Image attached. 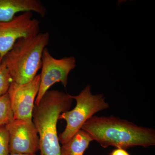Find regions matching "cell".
Segmentation results:
<instances>
[{"label":"cell","instance_id":"1","mask_svg":"<svg viewBox=\"0 0 155 155\" xmlns=\"http://www.w3.org/2000/svg\"><path fill=\"white\" fill-rule=\"evenodd\" d=\"M81 129L102 147L113 146L126 150L136 146L155 145V131L114 116H93Z\"/></svg>","mask_w":155,"mask_h":155},{"label":"cell","instance_id":"2","mask_svg":"<svg viewBox=\"0 0 155 155\" xmlns=\"http://www.w3.org/2000/svg\"><path fill=\"white\" fill-rule=\"evenodd\" d=\"M72 100L68 94L52 90L35 105L32 121L39 135L41 155H61L57 123L60 115L71 107Z\"/></svg>","mask_w":155,"mask_h":155},{"label":"cell","instance_id":"3","mask_svg":"<svg viewBox=\"0 0 155 155\" xmlns=\"http://www.w3.org/2000/svg\"><path fill=\"white\" fill-rule=\"evenodd\" d=\"M50 38L48 32H39L16 42L2 61L13 81L25 84L33 80L41 68L43 51L48 44Z\"/></svg>","mask_w":155,"mask_h":155},{"label":"cell","instance_id":"4","mask_svg":"<svg viewBox=\"0 0 155 155\" xmlns=\"http://www.w3.org/2000/svg\"><path fill=\"white\" fill-rule=\"evenodd\" d=\"M71 97L76 101L75 107L62 113L59 117V119L67 122L64 131L58 136L62 144L69 141L96 113L109 108L103 94H92L90 85H87L79 94Z\"/></svg>","mask_w":155,"mask_h":155},{"label":"cell","instance_id":"5","mask_svg":"<svg viewBox=\"0 0 155 155\" xmlns=\"http://www.w3.org/2000/svg\"><path fill=\"white\" fill-rule=\"evenodd\" d=\"M75 66L76 61L74 57L55 59L52 56L47 48H45L42 55L40 84L35 105L38 104L44 95L54 84L61 82L66 87L69 72Z\"/></svg>","mask_w":155,"mask_h":155},{"label":"cell","instance_id":"6","mask_svg":"<svg viewBox=\"0 0 155 155\" xmlns=\"http://www.w3.org/2000/svg\"><path fill=\"white\" fill-rule=\"evenodd\" d=\"M32 17V12L28 11L15 16L8 22H0V55L2 61L19 38L35 36L39 33L40 22Z\"/></svg>","mask_w":155,"mask_h":155},{"label":"cell","instance_id":"7","mask_svg":"<svg viewBox=\"0 0 155 155\" xmlns=\"http://www.w3.org/2000/svg\"><path fill=\"white\" fill-rule=\"evenodd\" d=\"M5 127L9 154H35L39 150V138L32 119H14Z\"/></svg>","mask_w":155,"mask_h":155},{"label":"cell","instance_id":"8","mask_svg":"<svg viewBox=\"0 0 155 155\" xmlns=\"http://www.w3.org/2000/svg\"><path fill=\"white\" fill-rule=\"evenodd\" d=\"M40 84V75H37L33 80L25 84H18L12 81L8 93L14 119H32Z\"/></svg>","mask_w":155,"mask_h":155},{"label":"cell","instance_id":"9","mask_svg":"<svg viewBox=\"0 0 155 155\" xmlns=\"http://www.w3.org/2000/svg\"><path fill=\"white\" fill-rule=\"evenodd\" d=\"M34 12L41 17L47 10L39 0H0V22H8L19 12Z\"/></svg>","mask_w":155,"mask_h":155},{"label":"cell","instance_id":"10","mask_svg":"<svg viewBox=\"0 0 155 155\" xmlns=\"http://www.w3.org/2000/svg\"><path fill=\"white\" fill-rule=\"evenodd\" d=\"M93 140L87 132L81 129L69 141L62 144L61 155H84Z\"/></svg>","mask_w":155,"mask_h":155},{"label":"cell","instance_id":"11","mask_svg":"<svg viewBox=\"0 0 155 155\" xmlns=\"http://www.w3.org/2000/svg\"><path fill=\"white\" fill-rule=\"evenodd\" d=\"M14 119L10 98L7 93L0 96V126H5Z\"/></svg>","mask_w":155,"mask_h":155},{"label":"cell","instance_id":"12","mask_svg":"<svg viewBox=\"0 0 155 155\" xmlns=\"http://www.w3.org/2000/svg\"><path fill=\"white\" fill-rule=\"evenodd\" d=\"M12 79L5 64L0 63V96L8 91Z\"/></svg>","mask_w":155,"mask_h":155},{"label":"cell","instance_id":"13","mask_svg":"<svg viewBox=\"0 0 155 155\" xmlns=\"http://www.w3.org/2000/svg\"><path fill=\"white\" fill-rule=\"evenodd\" d=\"M9 133L5 126H0V155H9Z\"/></svg>","mask_w":155,"mask_h":155},{"label":"cell","instance_id":"14","mask_svg":"<svg viewBox=\"0 0 155 155\" xmlns=\"http://www.w3.org/2000/svg\"><path fill=\"white\" fill-rule=\"evenodd\" d=\"M110 155H130L126 150L122 148H116L111 152Z\"/></svg>","mask_w":155,"mask_h":155},{"label":"cell","instance_id":"15","mask_svg":"<svg viewBox=\"0 0 155 155\" xmlns=\"http://www.w3.org/2000/svg\"><path fill=\"white\" fill-rule=\"evenodd\" d=\"M9 155H36L35 154H27V153H14L9 154Z\"/></svg>","mask_w":155,"mask_h":155},{"label":"cell","instance_id":"16","mask_svg":"<svg viewBox=\"0 0 155 155\" xmlns=\"http://www.w3.org/2000/svg\"><path fill=\"white\" fill-rule=\"evenodd\" d=\"M2 62V59H1V55H0V63Z\"/></svg>","mask_w":155,"mask_h":155}]
</instances>
